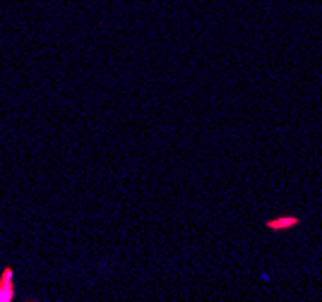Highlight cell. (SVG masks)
I'll return each instance as SVG.
<instances>
[{"instance_id":"1","label":"cell","mask_w":322,"mask_h":302,"mask_svg":"<svg viewBox=\"0 0 322 302\" xmlns=\"http://www.w3.org/2000/svg\"><path fill=\"white\" fill-rule=\"evenodd\" d=\"M12 300H15V271L10 266H5L0 274V302Z\"/></svg>"},{"instance_id":"2","label":"cell","mask_w":322,"mask_h":302,"mask_svg":"<svg viewBox=\"0 0 322 302\" xmlns=\"http://www.w3.org/2000/svg\"><path fill=\"white\" fill-rule=\"evenodd\" d=\"M294 226H298V218H294V216H281V218L267 221L269 230H286V228H294Z\"/></svg>"}]
</instances>
